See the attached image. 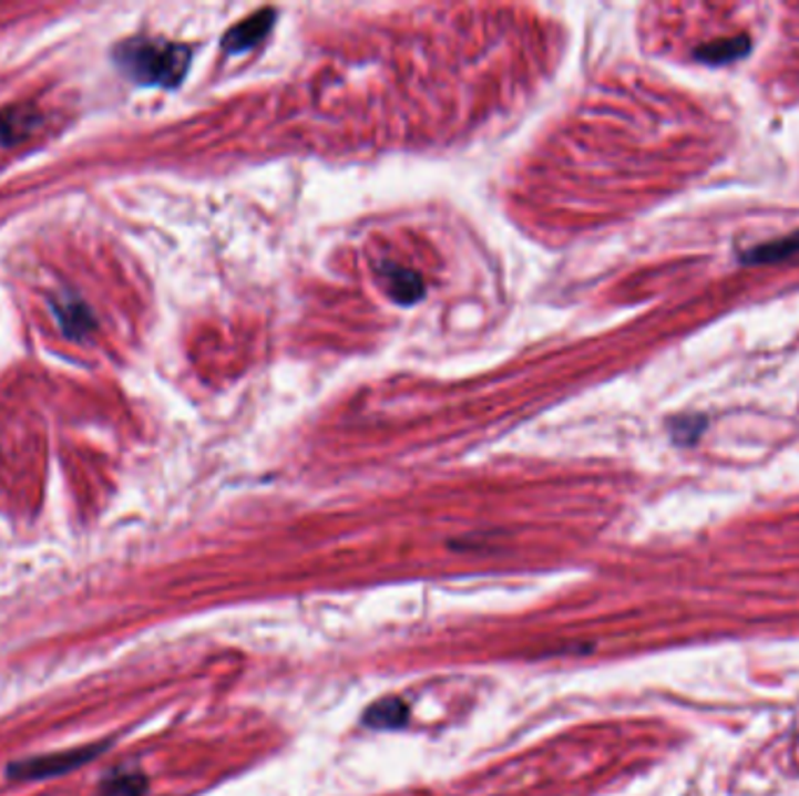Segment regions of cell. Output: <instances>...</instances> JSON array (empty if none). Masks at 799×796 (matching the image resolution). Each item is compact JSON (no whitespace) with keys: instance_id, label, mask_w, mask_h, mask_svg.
<instances>
[{"instance_id":"1","label":"cell","mask_w":799,"mask_h":796,"mask_svg":"<svg viewBox=\"0 0 799 796\" xmlns=\"http://www.w3.org/2000/svg\"><path fill=\"white\" fill-rule=\"evenodd\" d=\"M113 56L126 77L166 90L178 87L192 61L189 48L155 38H129L120 42Z\"/></svg>"},{"instance_id":"2","label":"cell","mask_w":799,"mask_h":796,"mask_svg":"<svg viewBox=\"0 0 799 796\" xmlns=\"http://www.w3.org/2000/svg\"><path fill=\"white\" fill-rule=\"evenodd\" d=\"M103 747L105 745H88V747H78V750L57 752V755L27 759V762L12 764L8 768V773H10V778H17V781H35V778L61 776V773H69L73 768H80L82 764L92 762Z\"/></svg>"},{"instance_id":"3","label":"cell","mask_w":799,"mask_h":796,"mask_svg":"<svg viewBox=\"0 0 799 796\" xmlns=\"http://www.w3.org/2000/svg\"><path fill=\"white\" fill-rule=\"evenodd\" d=\"M42 113L33 103H12L0 107V147H14L35 134Z\"/></svg>"},{"instance_id":"4","label":"cell","mask_w":799,"mask_h":796,"mask_svg":"<svg viewBox=\"0 0 799 796\" xmlns=\"http://www.w3.org/2000/svg\"><path fill=\"white\" fill-rule=\"evenodd\" d=\"M52 311H54V316L59 320L61 332L66 334L69 339H73V341H84L96 328L94 313L90 311V307L84 304L80 297H73V294L57 297L52 301Z\"/></svg>"},{"instance_id":"5","label":"cell","mask_w":799,"mask_h":796,"mask_svg":"<svg viewBox=\"0 0 799 796\" xmlns=\"http://www.w3.org/2000/svg\"><path fill=\"white\" fill-rule=\"evenodd\" d=\"M274 14H276L274 10H263V12L244 19L242 24H236L232 31L225 33L223 48L232 54H239V52L255 48L257 42H260L269 33V29L274 24Z\"/></svg>"},{"instance_id":"6","label":"cell","mask_w":799,"mask_h":796,"mask_svg":"<svg viewBox=\"0 0 799 796\" xmlns=\"http://www.w3.org/2000/svg\"><path fill=\"white\" fill-rule=\"evenodd\" d=\"M748 52H750V38L739 35V38H723L716 42H706V45L695 50V59L708 63V66H725V63L744 59Z\"/></svg>"},{"instance_id":"7","label":"cell","mask_w":799,"mask_h":796,"mask_svg":"<svg viewBox=\"0 0 799 796\" xmlns=\"http://www.w3.org/2000/svg\"><path fill=\"white\" fill-rule=\"evenodd\" d=\"M799 255V229L783 236V239H776L762 246H755L741 255L744 265H776L783 262L788 257Z\"/></svg>"},{"instance_id":"8","label":"cell","mask_w":799,"mask_h":796,"mask_svg":"<svg viewBox=\"0 0 799 796\" xmlns=\"http://www.w3.org/2000/svg\"><path fill=\"white\" fill-rule=\"evenodd\" d=\"M383 281L388 288V294H391L398 304L409 307V304H414L417 299L423 297V281H421V276H417L414 271L388 267L383 273Z\"/></svg>"},{"instance_id":"9","label":"cell","mask_w":799,"mask_h":796,"mask_svg":"<svg viewBox=\"0 0 799 796\" xmlns=\"http://www.w3.org/2000/svg\"><path fill=\"white\" fill-rule=\"evenodd\" d=\"M409 720V707L400 699H383L367 707L362 722L372 728H398Z\"/></svg>"},{"instance_id":"10","label":"cell","mask_w":799,"mask_h":796,"mask_svg":"<svg viewBox=\"0 0 799 796\" xmlns=\"http://www.w3.org/2000/svg\"><path fill=\"white\" fill-rule=\"evenodd\" d=\"M145 778L141 773H122V776L107 781L101 789V796H143Z\"/></svg>"},{"instance_id":"11","label":"cell","mask_w":799,"mask_h":796,"mask_svg":"<svg viewBox=\"0 0 799 796\" xmlns=\"http://www.w3.org/2000/svg\"><path fill=\"white\" fill-rule=\"evenodd\" d=\"M706 427V418L689 414V416H678L672 421V435L678 444H695Z\"/></svg>"}]
</instances>
